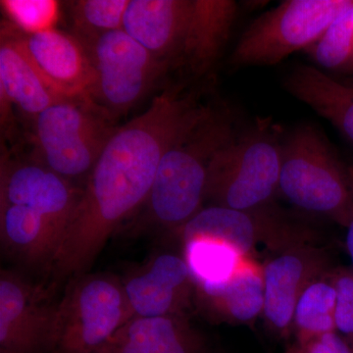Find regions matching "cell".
<instances>
[{
    "label": "cell",
    "instance_id": "6da1fadb",
    "mask_svg": "<svg viewBox=\"0 0 353 353\" xmlns=\"http://www.w3.org/2000/svg\"><path fill=\"white\" fill-rule=\"evenodd\" d=\"M206 108L196 95L172 88L115 130L83 183L51 269L57 280L90 270L109 239L145 205L165 152Z\"/></svg>",
    "mask_w": 353,
    "mask_h": 353
},
{
    "label": "cell",
    "instance_id": "7a4b0ae2",
    "mask_svg": "<svg viewBox=\"0 0 353 353\" xmlns=\"http://www.w3.org/2000/svg\"><path fill=\"white\" fill-rule=\"evenodd\" d=\"M236 136L229 114L208 106L165 152L136 227L180 233L203 208L213 158Z\"/></svg>",
    "mask_w": 353,
    "mask_h": 353
},
{
    "label": "cell",
    "instance_id": "3957f363",
    "mask_svg": "<svg viewBox=\"0 0 353 353\" xmlns=\"http://www.w3.org/2000/svg\"><path fill=\"white\" fill-rule=\"evenodd\" d=\"M279 190L296 208L345 226L352 215L353 176L312 125H301L283 139Z\"/></svg>",
    "mask_w": 353,
    "mask_h": 353
},
{
    "label": "cell",
    "instance_id": "277c9868",
    "mask_svg": "<svg viewBox=\"0 0 353 353\" xmlns=\"http://www.w3.org/2000/svg\"><path fill=\"white\" fill-rule=\"evenodd\" d=\"M282 143L266 124L236 136L211 162L206 201L236 210L263 208L279 190Z\"/></svg>",
    "mask_w": 353,
    "mask_h": 353
},
{
    "label": "cell",
    "instance_id": "5b68a950",
    "mask_svg": "<svg viewBox=\"0 0 353 353\" xmlns=\"http://www.w3.org/2000/svg\"><path fill=\"white\" fill-rule=\"evenodd\" d=\"M90 99H64L34 118V157L67 180H87L117 128Z\"/></svg>",
    "mask_w": 353,
    "mask_h": 353
},
{
    "label": "cell",
    "instance_id": "8992f818",
    "mask_svg": "<svg viewBox=\"0 0 353 353\" xmlns=\"http://www.w3.org/2000/svg\"><path fill=\"white\" fill-rule=\"evenodd\" d=\"M71 280L58 301L51 353H94L134 312L120 278L85 273Z\"/></svg>",
    "mask_w": 353,
    "mask_h": 353
},
{
    "label": "cell",
    "instance_id": "52a82bcc",
    "mask_svg": "<svg viewBox=\"0 0 353 353\" xmlns=\"http://www.w3.org/2000/svg\"><path fill=\"white\" fill-rule=\"evenodd\" d=\"M353 0H287L260 15L236 43L231 63L271 66L313 46Z\"/></svg>",
    "mask_w": 353,
    "mask_h": 353
},
{
    "label": "cell",
    "instance_id": "ba28073f",
    "mask_svg": "<svg viewBox=\"0 0 353 353\" xmlns=\"http://www.w3.org/2000/svg\"><path fill=\"white\" fill-rule=\"evenodd\" d=\"M83 44L94 73L90 99L110 117L136 105L169 69L123 29Z\"/></svg>",
    "mask_w": 353,
    "mask_h": 353
},
{
    "label": "cell",
    "instance_id": "9c48e42d",
    "mask_svg": "<svg viewBox=\"0 0 353 353\" xmlns=\"http://www.w3.org/2000/svg\"><path fill=\"white\" fill-rule=\"evenodd\" d=\"M58 301L15 271L0 274V353H51Z\"/></svg>",
    "mask_w": 353,
    "mask_h": 353
},
{
    "label": "cell",
    "instance_id": "30bf717a",
    "mask_svg": "<svg viewBox=\"0 0 353 353\" xmlns=\"http://www.w3.org/2000/svg\"><path fill=\"white\" fill-rule=\"evenodd\" d=\"M196 0H130L122 29L167 66H185L194 39Z\"/></svg>",
    "mask_w": 353,
    "mask_h": 353
},
{
    "label": "cell",
    "instance_id": "8fae6325",
    "mask_svg": "<svg viewBox=\"0 0 353 353\" xmlns=\"http://www.w3.org/2000/svg\"><path fill=\"white\" fill-rule=\"evenodd\" d=\"M122 280L134 316H187L197 301L196 288L183 255L160 252Z\"/></svg>",
    "mask_w": 353,
    "mask_h": 353
},
{
    "label": "cell",
    "instance_id": "7c38bea8",
    "mask_svg": "<svg viewBox=\"0 0 353 353\" xmlns=\"http://www.w3.org/2000/svg\"><path fill=\"white\" fill-rule=\"evenodd\" d=\"M82 187L51 170L36 157L4 158L0 170V204L36 209L68 229Z\"/></svg>",
    "mask_w": 353,
    "mask_h": 353
},
{
    "label": "cell",
    "instance_id": "4fadbf2b",
    "mask_svg": "<svg viewBox=\"0 0 353 353\" xmlns=\"http://www.w3.org/2000/svg\"><path fill=\"white\" fill-rule=\"evenodd\" d=\"M11 26L26 54L58 97L92 101L94 69L80 39L57 29L25 34Z\"/></svg>",
    "mask_w": 353,
    "mask_h": 353
},
{
    "label": "cell",
    "instance_id": "5bb4252c",
    "mask_svg": "<svg viewBox=\"0 0 353 353\" xmlns=\"http://www.w3.org/2000/svg\"><path fill=\"white\" fill-rule=\"evenodd\" d=\"M321 253L309 248H290L263 267L264 309L267 324L281 334L294 329L297 301L304 289L324 275Z\"/></svg>",
    "mask_w": 353,
    "mask_h": 353
},
{
    "label": "cell",
    "instance_id": "9a60e30c",
    "mask_svg": "<svg viewBox=\"0 0 353 353\" xmlns=\"http://www.w3.org/2000/svg\"><path fill=\"white\" fill-rule=\"evenodd\" d=\"M187 316H134L94 353H205Z\"/></svg>",
    "mask_w": 353,
    "mask_h": 353
},
{
    "label": "cell",
    "instance_id": "2e32d148",
    "mask_svg": "<svg viewBox=\"0 0 353 353\" xmlns=\"http://www.w3.org/2000/svg\"><path fill=\"white\" fill-rule=\"evenodd\" d=\"M0 94L2 99L17 106L32 119L65 99L48 87L26 54L10 24L1 29Z\"/></svg>",
    "mask_w": 353,
    "mask_h": 353
},
{
    "label": "cell",
    "instance_id": "e0dca14e",
    "mask_svg": "<svg viewBox=\"0 0 353 353\" xmlns=\"http://www.w3.org/2000/svg\"><path fill=\"white\" fill-rule=\"evenodd\" d=\"M296 99L328 120L353 143V88L310 65H296L285 79Z\"/></svg>",
    "mask_w": 353,
    "mask_h": 353
},
{
    "label": "cell",
    "instance_id": "ac0fdd59",
    "mask_svg": "<svg viewBox=\"0 0 353 353\" xmlns=\"http://www.w3.org/2000/svg\"><path fill=\"white\" fill-rule=\"evenodd\" d=\"M225 321L250 323L263 313V268L246 259L226 283L197 299Z\"/></svg>",
    "mask_w": 353,
    "mask_h": 353
},
{
    "label": "cell",
    "instance_id": "d6986e66",
    "mask_svg": "<svg viewBox=\"0 0 353 353\" xmlns=\"http://www.w3.org/2000/svg\"><path fill=\"white\" fill-rule=\"evenodd\" d=\"M336 290L329 275L315 279L297 301L294 329L299 345L336 332Z\"/></svg>",
    "mask_w": 353,
    "mask_h": 353
},
{
    "label": "cell",
    "instance_id": "ffe728a7",
    "mask_svg": "<svg viewBox=\"0 0 353 353\" xmlns=\"http://www.w3.org/2000/svg\"><path fill=\"white\" fill-rule=\"evenodd\" d=\"M325 71L353 69V4L338 16L313 46L305 50Z\"/></svg>",
    "mask_w": 353,
    "mask_h": 353
},
{
    "label": "cell",
    "instance_id": "44dd1931",
    "mask_svg": "<svg viewBox=\"0 0 353 353\" xmlns=\"http://www.w3.org/2000/svg\"><path fill=\"white\" fill-rule=\"evenodd\" d=\"M130 0H80L71 4L75 34L81 41H90L122 29Z\"/></svg>",
    "mask_w": 353,
    "mask_h": 353
},
{
    "label": "cell",
    "instance_id": "7402d4cb",
    "mask_svg": "<svg viewBox=\"0 0 353 353\" xmlns=\"http://www.w3.org/2000/svg\"><path fill=\"white\" fill-rule=\"evenodd\" d=\"M1 7L10 24L25 34L55 29L60 3L55 0H2Z\"/></svg>",
    "mask_w": 353,
    "mask_h": 353
},
{
    "label": "cell",
    "instance_id": "603a6c76",
    "mask_svg": "<svg viewBox=\"0 0 353 353\" xmlns=\"http://www.w3.org/2000/svg\"><path fill=\"white\" fill-rule=\"evenodd\" d=\"M330 279L336 290V332L353 347V270L338 269Z\"/></svg>",
    "mask_w": 353,
    "mask_h": 353
},
{
    "label": "cell",
    "instance_id": "cb8c5ba5",
    "mask_svg": "<svg viewBox=\"0 0 353 353\" xmlns=\"http://www.w3.org/2000/svg\"><path fill=\"white\" fill-rule=\"evenodd\" d=\"M301 347L308 353H353L352 345L336 332L313 339Z\"/></svg>",
    "mask_w": 353,
    "mask_h": 353
},
{
    "label": "cell",
    "instance_id": "d4e9b609",
    "mask_svg": "<svg viewBox=\"0 0 353 353\" xmlns=\"http://www.w3.org/2000/svg\"><path fill=\"white\" fill-rule=\"evenodd\" d=\"M345 227H347V238H345V243H347V252L348 254H350L353 267V210Z\"/></svg>",
    "mask_w": 353,
    "mask_h": 353
},
{
    "label": "cell",
    "instance_id": "484cf974",
    "mask_svg": "<svg viewBox=\"0 0 353 353\" xmlns=\"http://www.w3.org/2000/svg\"><path fill=\"white\" fill-rule=\"evenodd\" d=\"M285 353H308L306 352L305 350L303 347H301L299 343H297L296 345H294V347H292V348H290L289 350H288Z\"/></svg>",
    "mask_w": 353,
    "mask_h": 353
},
{
    "label": "cell",
    "instance_id": "4316f807",
    "mask_svg": "<svg viewBox=\"0 0 353 353\" xmlns=\"http://www.w3.org/2000/svg\"><path fill=\"white\" fill-rule=\"evenodd\" d=\"M348 83V85H350V87H352V88H353V80H352V81H350V83Z\"/></svg>",
    "mask_w": 353,
    "mask_h": 353
}]
</instances>
